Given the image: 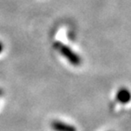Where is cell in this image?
<instances>
[{
	"mask_svg": "<svg viewBox=\"0 0 131 131\" xmlns=\"http://www.w3.org/2000/svg\"><path fill=\"white\" fill-rule=\"evenodd\" d=\"M51 127L55 131H77L75 126L70 125L60 120H54L51 122Z\"/></svg>",
	"mask_w": 131,
	"mask_h": 131,
	"instance_id": "cell-2",
	"label": "cell"
},
{
	"mask_svg": "<svg viewBox=\"0 0 131 131\" xmlns=\"http://www.w3.org/2000/svg\"><path fill=\"white\" fill-rule=\"evenodd\" d=\"M116 98L121 104H127L131 100V92L127 88H122L117 92Z\"/></svg>",
	"mask_w": 131,
	"mask_h": 131,
	"instance_id": "cell-3",
	"label": "cell"
},
{
	"mask_svg": "<svg viewBox=\"0 0 131 131\" xmlns=\"http://www.w3.org/2000/svg\"><path fill=\"white\" fill-rule=\"evenodd\" d=\"M2 95H3V90L1 89V88H0V96H2Z\"/></svg>",
	"mask_w": 131,
	"mask_h": 131,
	"instance_id": "cell-5",
	"label": "cell"
},
{
	"mask_svg": "<svg viewBox=\"0 0 131 131\" xmlns=\"http://www.w3.org/2000/svg\"><path fill=\"white\" fill-rule=\"evenodd\" d=\"M3 48H4V47H3V44H2V42L0 41V53L3 51Z\"/></svg>",
	"mask_w": 131,
	"mask_h": 131,
	"instance_id": "cell-4",
	"label": "cell"
},
{
	"mask_svg": "<svg viewBox=\"0 0 131 131\" xmlns=\"http://www.w3.org/2000/svg\"><path fill=\"white\" fill-rule=\"evenodd\" d=\"M53 47L73 66L78 67L82 63L81 57L78 54L75 53L69 47L64 45L63 43H61L59 41H56L53 45Z\"/></svg>",
	"mask_w": 131,
	"mask_h": 131,
	"instance_id": "cell-1",
	"label": "cell"
}]
</instances>
